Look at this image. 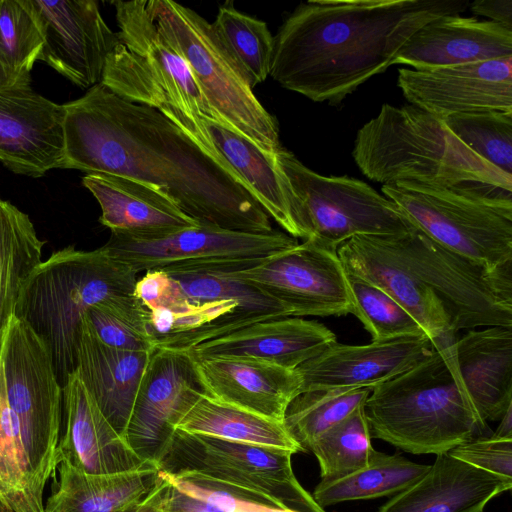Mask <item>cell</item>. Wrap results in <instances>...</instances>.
<instances>
[{
  "instance_id": "1",
  "label": "cell",
  "mask_w": 512,
  "mask_h": 512,
  "mask_svg": "<svg viewBox=\"0 0 512 512\" xmlns=\"http://www.w3.org/2000/svg\"><path fill=\"white\" fill-rule=\"evenodd\" d=\"M63 105V169L151 185L202 226L274 230L241 177L157 109L124 100L102 84Z\"/></svg>"
},
{
  "instance_id": "2",
  "label": "cell",
  "mask_w": 512,
  "mask_h": 512,
  "mask_svg": "<svg viewBox=\"0 0 512 512\" xmlns=\"http://www.w3.org/2000/svg\"><path fill=\"white\" fill-rule=\"evenodd\" d=\"M466 0H309L274 36L270 76L314 102L338 105L384 73L418 29L460 15Z\"/></svg>"
},
{
  "instance_id": "3",
  "label": "cell",
  "mask_w": 512,
  "mask_h": 512,
  "mask_svg": "<svg viewBox=\"0 0 512 512\" xmlns=\"http://www.w3.org/2000/svg\"><path fill=\"white\" fill-rule=\"evenodd\" d=\"M337 254L347 273L386 291L421 325L434 348L461 329L512 327V269L491 271L415 226L395 236H356Z\"/></svg>"
},
{
  "instance_id": "4",
  "label": "cell",
  "mask_w": 512,
  "mask_h": 512,
  "mask_svg": "<svg viewBox=\"0 0 512 512\" xmlns=\"http://www.w3.org/2000/svg\"><path fill=\"white\" fill-rule=\"evenodd\" d=\"M136 281L137 273L105 245L93 250L68 245L29 275L15 316L45 342L62 387L75 371L81 318L91 308L103 309L148 335V310L135 296Z\"/></svg>"
},
{
  "instance_id": "5",
  "label": "cell",
  "mask_w": 512,
  "mask_h": 512,
  "mask_svg": "<svg viewBox=\"0 0 512 512\" xmlns=\"http://www.w3.org/2000/svg\"><path fill=\"white\" fill-rule=\"evenodd\" d=\"M364 413L371 438L412 454L448 452L487 430L459 374L455 346L434 348L411 369L373 387Z\"/></svg>"
},
{
  "instance_id": "6",
  "label": "cell",
  "mask_w": 512,
  "mask_h": 512,
  "mask_svg": "<svg viewBox=\"0 0 512 512\" xmlns=\"http://www.w3.org/2000/svg\"><path fill=\"white\" fill-rule=\"evenodd\" d=\"M352 156L367 178L382 184L483 183L512 192L511 175L472 151L442 119L412 104H383L357 131Z\"/></svg>"
},
{
  "instance_id": "7",
  "label": "cell",
  "mask_w": 512,
  "mask_h": 512,
  "mask_svg": "<svg viewBox=\"0 0 512 512\" xmlns=\"http://www.w3.org/2000/svg\"><path fill=\"white\" fill-rule=\"evenodd\" d=\"M119 42L101 83L120 98L157 109L198 145L213 147L204 119L214 121L184 59L170 45L146 0L112 1Z\"/></svg>"
},
{
  "instance_id": "8",
  "label": "cell",
  "mask_w": 512,
  "mask_h": 512,
  "mask_svg": "<svg viewBox=\"0 0 512 512\" xmlns=\"http://www.w3.org/2000/svg\"><path fill=\"white\" fill-rule=\"evenodd\" d=\"M293 454L174 429L155 464L175 481L294 512H325L297 480Z\"/></svg>"
},
{
  "instance_id": "9",
  "label": "cell",
  "mask_w": 512,
  "mask_h": 512,
  "mask_svg": "<svg viewBox=\"0 0 512 512\" xmlns=\"http://www.w3.org/2000/svg\"><path fill=\"white\" fill-rule=\"evenodd\" d=\"M384 196L429 238L491 271L512 269V192L483 183L383 184Z\"/></svg>"
},
{
  "instance_id": "10",
  "label": "cell",
  "mask_w": 512,
  "mask_h": 512,
  "mask_svg": "<svg viewBox=\"0 0 512 512\" xmlns=\"http://www.w3.org/2000/svg\"><path fill=\"white\" fill-rule=\"evenodd\" d=\"M161 33L186 62L214 121L276 154L283 147L279 127L256 98L243 69L212 23L171 0H146Z\"/></svg>"
},
{
  "instance_id": "11",
  "label": "cell",
  "mask_w": 512,
  "mask_h": 512,
  "mask_svg": "<svg viewBox=\"0 0 512 512\" xmlns=\"http://www.w3.org/2000/svg\"><path fill=\"white\" fill-rule=\"evenodd\" d=\"M0 364L33 485L44 498L46 484L59 463L63 387L45 342L15 315L3 337Z\"/></svg>"
},
{
  "instance_id": "12",
  "label": "cell",
  "mask_w": 512,
  "mask_h": 512,
  "mask_svg": "<svg viewBox=\"0 0 512 512\" xmlns=\"http://www.w3.org/2000/svg\"><path fill=\"white\" fill-rule=\"evenodd\" d=\"M277 162L296 198L306 239L330 250L356 236H395L414 225L397 205L348 176H323L282 148Z\"/></svg>"
},
{
  "instance_id": "13",
  "label": "cell",
  "mask_w": 512,
  "mask_h": 512,
  "mask_svg": "<svg viewBox=\"0 0 512 512\" xmlns=\"http://www.w3.org/2000/svg\"><path fill=\"white\" fill-rule=\"evenodd\" d=\"M298 243L277 230L247 233L198 225L150 238L111 233L104 245L138 274L153 270L235 272Z\"/></svg>"
},
{
  "instance_id": "14",
  "label": "cell",
  "mask_w": 512,
  "mask_h": 512,
  "mask_svg": "<svg viewBox=\"0 0 512 512\" xmlns=\"http://www.w3.org/2000/svg\"><path fill=\"white\" fill-rule=\"evenodd\" d=\"M227 273L278 300L294 317L352 313L347 273L337 251L311 239L249 268Z\"/></svg>"
},
{
  "instance_id": "15",
  "label": "cell",
  "mask_w": 512,
  "mask_h": 512,
  "mask_svg": "<svg viewBox=\"0 0 512 512\" xmlns=\"http://www.w3.org/2000/svg\"><path fill=\"white\" fill-rule=\"evenodd\" d=\"M43 34L38 60L76 86L100 84L108 56L119 42L94 0H31Z\"/></svg>"
},
{
  "instance_id": "16",
  "label": "cell",
  "mask_w": 512,
  "mask_h": 512,
  "mask_svg": "<svg viewBox=\"0 0 512 512\" xmlns=\"http://www.w3.org/2000/svg\"><path fill=\"white\" fill-rule=\"evenodd\" d=\"M397 85L410 104L438 118L512 112V56L428 70L400 68Z\"/></svg>"
},
{
  "instance_id": "17",
  "label": "cell",
  "mask_w": 512,
  "mask_h": 512,
  "mask_svg": "<svg viewBox=\"0 0 512 512\" xmlns=\"http://www.w3.org/2000/svg\"><path fill=\"white\" fill-rule=\"evenodd\" d=\"M248 285L228 298L194 303L184 295L168 307L148 310L146 329L153 347L190 351L248 325L291 316L281 302Z\"/></svg>"
},
{
  "instance_id": "18",
  "label": "cell",
  "mask_w": 512,
  "mask_h": 512,
  "mask_svg": "<svg viewBox=\"0 0 512 512\" xmlns=\"http://www.w3.org/2000/svg\"><path fill=\"white\" fill-rule=\"evenodd\" d=\"M65 109L29 84L0 88V162L12 172L41 177L63 169Z\"/></svg>"
},
{
  "instance_id": "19",
  "label": "cell",
  "mask_w": 512,
  "mask_h": 512,
  "mask_svg": "<svg viewBox=\"0 0 512 512\" xmlns=\"http://www.w3.org/2000/svg\"><path fill=\"white\" fill-rule=\"evenodd\" d=\"M197 391L205 393L189 351L153 350L125 433L136 454L155 464L173 431L176 415Z\"/></svg>"
},
{
  "instance_id": "20",
  "label": "cell",
  "mask_w": 512,
  "mask_h": 512,
  "mask_svg": "<svg viewBox=\"0 0 512 512\" xmlns=\"http://www.w3.org/2000/svg\"><path fill=\"white\" fill-rule=\"evenodd\" d=\"M433 349L425 334L372 341L366 345L336 341L296 370L302 391L373 388L411 369Z\"/></svg>"
},
{
  "instance_id": "21",
  "label": "cell",
  "mask_w": 512,
  "mask_h": 512,
  "mask_svg": "<svg viewBox=\"0 0 512 512\" xmlns=\"http://www.w3.org/2000/svg\"><path fill=\"white\" fill-rule=\"evenodd\" d=\"M58 453L59 461L94 474L119 473L155 465L136 454L116 431L76 371L63 385Z\"/></svg>"
},
{
  "instance_id": "22",
  "label": "cell",
  "mask_w": 512,
  "mask_h": 512,
  "mask_svg": "<svg viewBox=\"0 0 512 512\" xmlns=\"http://www.w3.org/2000/svg\"><path fill=\"white\" fill-rule=\"evenodd\" d=\"M336 341V335L323 324L288 316L248 325L189 352L194 360L242 358L296 369Z\"/></svg>"
},
{
  "instance_id": "23",
  "label": "cell",
  "mask_w": 512,
  "mask_h": 512,
  "mask_svg": "<svg viewBox=\"0 0 512 512\" xmlns=\"http://www.w3.org/2000/svg\"><path fill=\"white\" fill-rule=\"evenodd\" d=\"M512 56V30L489 20L447 15L418 29L393 65L417 70L456 66Z\"/></svg>"
},
{
  "instance_id": "24",
  "label": "cell",
  "mask_w": 512,
  "mask_h": 512,
  "mask_svg": "<svg viewBox=\"0 0 512 512\" xmlns=\"http://www.w3.org/2000/svg\"><path fill=\"white\" fill-rule=\"evenodd\" d=\"M195 363L208 396L275 421L283 422L288 405L302 391L296 369L242 358Z\"/></svg>"
},
{
  "instance_id": "25",
  "label": "cell",
  "mask_w": 512,
  "mask_h": 512,
  "mask_svg": "<svg viewBox=\"0 0 512 512\" xmlns=\"http://www.w3.org/2000/svg\"><path fill=\"white\" fill-rule=\"evenodd\" d=\"M511 488L512 480L443 452L418 480L378 512H483L493 498Z\"/></svg>"
},
{
  "instance_id": "26",
  "label": "cell",
  "mask_w": 512,
  "mask_h": 512,
  "mask_svg": "<svg viewBox=\"0 0 512 512\" xmlns=\"http://www.w3.org/2000/svg\"><path fill=\"white\" fill-rule=\"evenodd\" d=\"M82 184L99 203V222L111 233L150 238L199 225L151 185L108 174H86Z\"/></svg>"
},
{
  "instance_id": "27",
  "label": "cell",
  "mask_w": 512,
  "mask_h": 512,
  "mask_svg": "<svg viewBox=\"0 0 512 512\" xmlns=\"http://www.w3.org/2000/svg\"><path fill=\"white\" fill-rule=\"evenodd\" d=\"M152 352L107 346L81 322L75 371L107 420L124 439Z\"/></svg>"
},
{
  "instance_id": "28",
  "label": "cell",
  "mask_w": 512,
  "mask_h": 512,
  "mask_svg": "<svg viewBox=\"0 0 512 512\" xmlns=\"http://www.w3.org/2000/svg\"><path fill=\"white\" fill-rule=\"evenodd\" d=\"M455 360L479 416L500 420L512 407V327L468 331L456 341Z\"/></svg>"
},
{
  "instance_id": "29",
  "label": "cell",
  "mask_w": 512,
  "mask_h": 512,
  "mask_svg": "<svg viewBox=\"0 0 512 512\" xmlns=\"http://www.w3.org/2000/svg\"><path fill=\"white\" fill-rule=\"evenodd\" d=\"M204 126L216 150L241 177L269 217L285 233L305 240L296 198L276 154L260 149L216 121L204 119Z\"/></svg>"
},
{
  "instance_id": "30",
  "label": "cell",
  "mask_w": 512,
  "mask_h": 512,
  "mask_svg": "<svg viewBox=\"0 0 512 512\" xmlns=\"http://www.w3.org/2000/svg\"><path fill=\"white\" fill-rule=\"evenodd\" d=\"M45 512H123L157 485L156 465L119 473L94 474L60 460Z\"/></svg>"
},
{
  "instance_id": "31",
  "label": "cell",
  "mask_w": 512,
  "mask_h": 512,
  "mask_svg": "<svg viewBox=\"0 0 512 512\" xmlns=\"http://www.w3.org/2000/svg\"><path fill=\"white\" fill-rule=\"evenodd\" d=\"M224 440L303 452L283 422L218 401L197 391L185 402L173 422V430Z\"/></svg>"
},
{
  "instance_id": "32",
  "label": "cell",
  "mask_w": 512,
  "mask_h": 512,
  "mask_svg": "<svg viewBox=\"0 0 512 512\" xmlns=\"http://www.w3.org/2000/svg\"><path fill=\"white\" fill-rule=\"evenodd\" d=\"M45 243L29 215L0 198V347L23 285L42 261Z\"/></svg>"
},
{
  "instance_id": "33",
  "label": "cell",
  "mask_w": 512,
  "mask_h": 512,
  "mask_svg": "<svg viewBox=\"0 0 512 512\" xmlns=\"http://www.w3.org/2000/svg\"><path fill=\"white\" fill-rule=\"evenodd\" d=\"M429 466L375 450L367 466L335 480H321L311 495L323 509L345 501L389 496L413 484Z\"/></svg>"
},
{
  "instance_id": "34",
  "label": "cell",
  "mask_w": 512,
  "mask_h": 512,
  "mask_svg": "<svg viewBox=\"0 0 512 512\" xmlns=\"http://www.w3.org/2000/svg\"><path fill=\"white\" fill-rule=\"evenodd\" d=\"M373 388L313 389L299 393L288 405L283 424L290 437L308 451L327 429L365 402Z\"/></svg>"
},
{
  "instance_id": "35",
  "label": "cell",
  "mask_w": 512,
  "mask_h": 512,
  "mask_svg": "<svg viewBox=\"0 0 512 512\" xmlns=\"http://www.w3.org/2000/svg\"><path fill=\"white\" fill-rule=\"evenodd\" d=\"M213 28L239 63L252 88L270 75L274 36L267 24L241 13L232 1L219 6Z\"/></svg>"
},
{
  "instance_id": "36",
  "label": "cell",
  "mask_w": 512,
  "mask_h": 512,
  "mask_svg": "<svg viewBox=\"0 0 512 512\" xmlns=\"http://www.w3.org/2000/svg\"><path fill=\"white\" fill-rule=\"evenodd\" d=\"M0 498L10 512H45L44 500L37 494L33 485L17 419L7 402L1 364Z\"/></svg>"
},
{
  "instance_id": "37",
  "label": "cell",
  "mask_w": 512,
  "mask_h": 512,
  "mask_svg": "<svg viewBox=\"0 0 512 512\" xmlns=\"http://www.w3.org/2000/svg\"><path fill=\"white\" fill-rule=\"evenodd\" d=\"M323 481H331L367 466L375 452L364 406L323 432L309 447Z\"/></svg>"
},
{
  "instance_id": "38",
  "label": "cell",
  "mask_w": 512,
  "mask_h": 512,
  "mask_svg": "<svg viewBox=\"0 0 512 512\" xmlns=\"http://www.w3.org/2000/svg\"><path fill=\"white\" fill-rule=\"evenodd\" d=\"M44 39L31 0H0V65L22 83H31V70Z\"/></svg>"
},
{
  "instance_id": "39",
  "label": "cell",
  "mask_w": 512,
  "mask_h": 512,
  "mask_svg": "<svg viewBox=\"0 0 512 512\" xmlns=\"http://www.w3.org/2000/svg\"><path fill=\"white\" fill-rule=\"evenodd\" d=\"M347 279L352 314L370 333L372 341L425 334L412 315L382 288L350 273Z\"/></svg>"
},
{
  "instance_id": "40",
  "label": "cell",
  "mask_w": 512,
  "mask_h": 512,
  "mask_svg": "<svg viewBox=\"0 0 512 512\" xmlns=\"http://www.w3.org/2000/svg\"><path fill=\"white\" fill-rule=\"evenodd\" d=\"M440 119L477 155L512 176V112L461 113Z\"/></svg>"
},
{
  "instance_id": "41",
  "label": "cell",
  "mask_w": 512,
  "mask_h": 512,
  "mask_svg": "<svg viewBox=\"0 0 512 512\" xmlns=\"http://www.w3.org/2000/svg\"><path fill=\"white\" fill-rule=\"evenodd\" d=\"M479 469L512 480V438L479 437L448 451Z\"/></svg>"
},
{
  "instance_id": "42",
  "label": "cell",
  "mask_w": 512,
  "mask_h": 512,
  "mask_svg": "<svg viewBox=\"0 0 512 512\" xmlns=\"http://www.w3.org/2000/svg\"><path fill=\"white\" fill-rule=\"evenodd\" d=\"M81 322L99 341L112 348L131 351L155 349L148 335L98 307L88 310L81 318Z\"/></svg>"
},
{
  "instance_id": "43",
  "label": "cell",
  "mask_w": 512,
  "mask_h": 512,
  "mask_svg": "<svg viewBox=\"0 0 512 512\" xmlns=\"http://www.w3.org/2000/svg\"><path fill=\"white\" fill-rule=\"evenodd\" d=\"M134 293L147 310H153L175 302L182 290L166 272L153 270L144 272L137 279Z\"/></svg>"
},
{
  "instance_id": "44",
  "label": "cell",
  "mask_w": 512,
  "mask_h": 512,
  "mask_svg": "<svg viewBox=\"0 0 512 512\" xmlns=\"http://www.w3.org/2000/svg\"><path fill=\"white\" fill-rule=\"evenodd\" d=\"M171 480L179 489L204 500L223 512H294L271 505L243 500L224 491L201 488L186 482Z\"/></svg>"
},
{
  "instance_id": "45",
  "label": "cell",
  "mask_w": 512,
  "mask_h": 512,
  "mask_svg": "<svg viewBox=\"0 0 512 512\" xmlns=\"http://www.w3.org/2000/svg\"><path fill=\"white\" fill-rule=\"evenodd\" d=\"M172 492V480L161 472V478L153 490L141 501L123 512H173Z\"/></svg>"
},
{
  "instance_id": "46",
  "label": "cell",
  "mask_w": 512,
  "mask_h": 512,
  "mask_svg": "<svg viewBox=\"0 0 512 512\" xmlns=\"http://www.w3.org/2000/svg\"><path fill=\"white\" fill-rule=\"evenodd\" d=\"M470 10L512 30V0H475L470 3Z\"/></svg>"
},
{
  "instance_id": "47",
  "label": "cell",
  "mask_w": 512,
  "mask_h": 512,
  "mask_svg": "<svg viewBox=\"0 0 512 512\" xmlns=\"http://www.w3.org/2000/svg\"><path fill=\"white\" fill-rule=\"evenodd\" d=\"M172 510L173 512H223L204 500L184 492L174 483L172 492Z\"/></svg>"
},
{
  "instance_id": "48",
  "label": "cell",
  "mask_w": 512,
  "mask_h": 512,
  "mask_svg": "<svg viewBox=\"0 0 512 512\" xmlns=\"http://www.w3.org/2000/svg\"><path fill=\"white\" fill-rule=\"evenodd\" d=\"M496 438H512V407L508 408L496 431L491 435Z\"/></svg>"
},
{
  "instance_id": "49",
  "label": "cell",
  "mask_w": 512,
  "mask_h": 512,
  "mask_svg": "<svg viewBox=\"0 0 512 512\" xmlns=\"http://www.w3.org/2000/svg\"><path fill=\"white\" fill-rule=\"evenodd\" d=\"M17 84H27L19 82L16 78L11 76L1 65H0V88L10 87Z\"/></svg>"
},
{
  "instance_id": "50",
  "label": "cell",
  "mask_w": 512,
  "mask_h": 512,
  "mask_svg": "<svg viewBox=\"0 0 512 512\" xmlns=\"http://www.w3.org/2000/svg\"><path fill=\"white\" fill-rule=\"evenodd\" d=\"M0 512H10L7 505L4 503V501L0 498Z\"/></svg>"
}]
</instances>
